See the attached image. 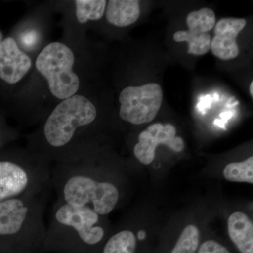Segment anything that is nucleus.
Listing matches in <instances>:
<instances>
[{
    "label": "nucleus",
    "mask_w": 253,
    "mask_h": 253,
    "mask_svg": "<svg viewBox=\"0 0 253 253\" xmlns=\"http://www.w3.org/2000/svg\"><path fill=\"white\" fill-rule=\"evenodd\" d=\"M48 195L17 198L0 202V240H44L46 230L44 214Z\"/></svg>",
    "instance_id": "obj_2"
},
{
    "label": "nucleus",
    "mask_w": 253,
    "mask_h": 253,
    "mask_svg": "<svg viewBox=\"0 0 253 253\" xmlns=\"http://www.w3.org/2000/svg\"><path fill=\"white\" fill-rule=\"evenodd\" d=\"M176 134L175 126L172 125H151L139 134V142L134 148V156L142 164L149 165L154 161L158 145L164 144L175 152H181L184 148V141Z\"/></svg>",
    "instance_id": "obj_8"
},
{
    "label": "nucleus",
    "mask_w": 253,
    "mask_h": 253,
    "mask_svg": "<svg viewBox=\"0 0 253 253\" xmlns=\"http://www.w3.org/2000/svg\"><path fill=\"white\" fill-rule=\"evenodd\" d=\"M107 1L105 0H76V14L78 22L96 21L103 17Z\"/></svg>",
    "instance_id": "obj_14"
},
{
    "label": "nucleus",
    "mask_w": 253,
    "mask_h": 253,
    "mask_svg": "<svg viewBox=\"0 0 253 253\" xmlns=\"http://www.w3.org/2000/svg\"><path fill=\"white\" fill-rule=\"evenodd\" d=\"M198 253H231L222 245L209 240L201 245Z\"/></svg>",
    "instance_id": "obj_19"
},
{
    "label": "nucleus",
    "mask_w": 253,
    "mask_h": 253,
    "mask_svg": "<svg viewBox=\"0 0 253 253\" xmlns=\"http://www.w3.org/2000/svg\"><path fill=\"white\" fill-rule=\"evenodd\" d=\"M97 116L94 105L81 95L63 100L46 119L43 138L51 150L61 151L71 144L77 131L94 122Z\"/></svg>",
    "instance_id": "obj_5"
},
{
    "label": "nucleus",
    "mask_w": 253,
    "mask_h": 253,
    "mask_svg": "<svg viewBox=\"0 0 253 253\" xmlns=\"http://www.w3.org/2000/svg\"><path fill=\"white\" fill-rule=\"evenodd\" d=\"M223 174L228 181L253 184V156L241 162L229 163Z\"/></svg>",
    "instance_id": "obj_16"
},
{
    "label": "nucleus",
    "mask_w": 253,
    "mask_h": 253,
    "mask_svg": "<svg viewBox=\"0 0 253 253\" xmlns=\"http://www.w3.org/2000/svg\"><path fill=\"white\" fill-rule=\"evenodd\" d=\"M200 232L193 224L186 226L171 253H196L199 248Z\"/></svg>",
    "instance_id": "obj_17"
},
{
    "label": "nucleus",
    "mask_w": 253,
    "mask_h": 253,
    "mask_svg": "<svg viewBox=\"0 0 253 253\" xmlns=\"http://www.w3.org/2000/svg\"><path fill=\"white\" fill-rule=\"evenodd\" d=\"M136 246L134 233L129 230L121 231L110 238L103 253H134Z\"/></svg>",
    "instance_id": "obj_15"
},
{
    "label": "nucleus",
    "mask_w": 253,
    "mask_h": 253,
    "mask_svg": "<svg viewBox=\"0 0 253 253\" xmlns=\"http://www.w3.org/2000/svg\"><path fill=\"white\" fill-rule=\"evenodd\" d=\"M51 187L58 200L71 206L87 207L101 216L112 212L120 200L116 184L100 180L81 157L59 161L51 172Z\"/></svg>",
    "instance_id": "obj_1"
},
{
    "label": "nucleus",
    "mask_w": 253,
    "mask_h": 253,
    "mask_svg": "<svg viewBox=\"0 0 253 253\" xmlns=\"http://www.w3.org/2000/svg\"><path fill=\"white\" fill-rule=\"evenodd\" d=\"M51 172L46 162L0 158V202L49 194Z\"/></svg>",
    "instance_id": "obj_3"
},
{
    "label": "nucleus",
    "mask_w": 253,
    "mask_h": 253,
    "mask_svg": "<svg viewBox=\"0 0 253 253\" xmlns=\"http://www.w3.org/2000/svg\"><path fill=\"white\" fill-rule=\"evenodd\" d=\"M74 63L73 51L60 42L48 44L37 58V69L46 78L50 91L57 99H68L79 89V77L73 71Z\"/></svg>",
    "instance_id": "obj_6"
},
{
    "label": "nucleus",
    "mask_w": 253,
    "mask_h": 253,
    "mask_svg": "<svg viewBox=\"0 0 253 253\" xmlns=\"http://www.w3.org/2000/svg\"><path fill=\"white\" fill-rule=\"evenodd\" d=\"M101 215L87 207H78L56 199L46 225L45 239L77 240L86 246H95L104 239L100 226Z\"/></svg>",
    "instance_id": "obj_4"
},
{
    "label": "nucleus",
    "mask_w": 253,
    "mask_h": 253,
    "mask_svg": "<svg viewBox=\"0 0 253 253\" xmlns=\"http://www.w3.org/2000/svg\"><path fill=\"white\" fill-rule=\"evenodd\" d=\"M228 233L241 253H253V224L242 212L233 213L228 219Z\"/></svg>",
    "instance_id": "obj_11"
},
{
    "label": "nucleus",
    "mask_w": 253,
    "mask_h": 253,
    "mask_svg": "<svg viewBox=\"0 0 253 253\" xmlns=\"http://www.w3.org/2000/svg\"><path fill=\"white\" fill-rule=\"evenodd\" d=\"M140 6L136 0H111L106 7V19L117 27H126L137 21Z\"/></svg>",
    "instance_id": "obj_12"
},
{
    "label": "nucleus",
    "mask_w": 253,
    "mask_h": 253,
    "mask_svg": "<svg viewBox=\"0 0 253 253\" xmlns=\"http://www.w3.org/2000/svg\"><path fill=\"white\" fill-rule=\"evenodd\" d=\"M173 38L176 42H187L188 53L190 54L201 56L207 54L211 49V35L197 28H190L189 31H176Z\"/></svg>",
    "instance_id": "obj_13"
},
{
    "label": "nucleus",
    "mask_w": 253,
    "mask_h": 253,
    "mask_svg": "<svg viewBox=\"0 0 253 253\" xmlns=\"http://www.w3.org/2000/svg\"><path fill=\"white\" fill-rule=\"evenodd\" d=\"M31 58L20 49L13 37L4 38L0 44V79L9 84L21 81L31 69Z\"/></svg>",
    "instance_id": "obj_9"
},
{
    "label": "nucleus",
    "mask_w": 253,
    "mask_h": 253,
    "mask_svg": "<svg viewBox=\"0 0 253 253\" xmlns=\"http://www.w3.org/2000/svg\"><path fill=\"white\" fill-rule=\"evenodd\" d=\"M186 23L189 28H197L205 33H208L215 26V14L209 8H203L188 14Z\"/></svg>",
    "instance_id": "obj_18"
},
{
    "label": "nucleus",
    "mask_w": 253,
    "mask_h": 253,
    "mask_svg": "<svg viewBox=\"0 0 253 253\" xmlns=\"http://www.w3.org/2000/svg\"><path fill=\"white\" fill-rule=\"evenodd\" d=\"M250 93L251 96H253V82H251V86H250Z\"/></svg>",
    "instance_id": "obj_20"
},
{
    "label": "nucleus",
    "mask_w": 253,
    "mask_h": 253,
    "mask_svg": "<svg viewBox=\"0 0 253 253\" xmlns=\"http://www.w3.org/2000/svg\"><path fill=\"white\" fill-rule=\"evenodd\" d=\"M246 25L243 18H226L214 26V36L211 40L212 54L224 61L235 59L239 54L236 38Z\"/></svg>",
    "instance_id": "obj_10"
},
{
    "label": "nucleus",
    "mask_w": 253,
    "mask_h": 253,
    "mask_svg": "<svg viewBox=\"0 0 253 253\" xmlns=\"http://www.w3.org/2000/svg\"><path fill=\"white\" fill-rule=\"evenodd\" d=\"M4 36H3L2 32L0 30V44H1V42L4 40Z\"/></svg>",
    "instance_id": "obj_21"
},
{
    "label": "nucleus",
    "mask_w": 253,
    "mask_h": 253,
    "mask_svg": "<svg viewBox=\"0 0 253 253\" xmlns=\"http://www.w3.org/2000/svg\"><path fill=\"white\" fill-rule=\"evenodd\" d=\"M163 91L156 83L127 86L119 96L121 119L134 125L151 122L161 109Z\"/></svg>",
    "instance_id": "obj_7"
}]
</instances>
